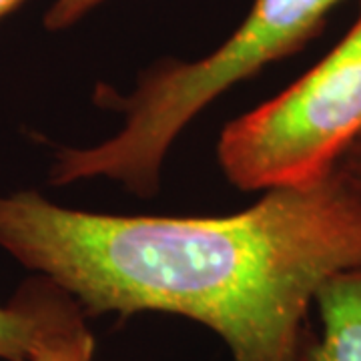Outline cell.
Listing matches in <instances>:
<instances>
[{
	"label": "cell",
	"mask_w": 361,
	"mask_h": 361,
	"mask_svg": "<svg viewBox=\"0 0 361 361\" xmlns=\"http://www.w3.org/2000/svg\"><path fill=\"white\" fill-rule=\"evenodd\" d=\"M0 247L87 315L201 323L233 361H299L313 299L361 267V187L341 163L225 217L103 215L0 195Z\"/></svg>",
	"instance_id": "cell-1"
},
{
	"label": "cell",
	"mask_w": 361,
	"mask_h": 361,
	"mask_svg": "<svg viewBox=\"0 0 361 361\" xmlns=\"http://www.w3.org/2000/svg\"><path fill=\"white\" fill-rule=\"evenodd\" d=\"M341 0H255L251 13L219 49L197 61H163L127 97L106 104L123 113L113 137L85 149H63L59 175L66 183L116 180L137 195L159 189L161 169L183 129L233 85L303 49Z\"/></svg>",
	"instance_id": "cell-2"
},
{
	"label": "cell",
	"mask_w": 361,
	"mask_h": 361,
	"mask_svg": "<svg viewBox=\"0 0 361 361\" xmlns=\"http://www.w3.org/2000/svg\"><path fill=\"white\" fill-rule=\"evenodd\" d=\"M360 137L361 11L325 59L225 127L217 157L241 191H269L329 175Z\"/></svg>",
	"instance_id": "cell-3"
},
{
	"label": "cell",
	"mask_w": 361,
	"mask_h": 361,
	"mask_svg": "<svg viewBox=\"0 0 361 361\" xmlns=\"http://www.w3.org/2000/svg\"><path fill=\"white\" fill-rule=\"evenodd\" d=\"M313 310L317 331L305 329L299 361H361V267L329 277Z\"/></svg>",
	"instance_id": "cell-4"
},
{
	"label": "cell",
	"mask_w": 361,
	"mask_h": 361,
	"mask_svg": "<svg viewBox=\"0 0 361 361\" xmlns=\"http://www.w3.org/2000/svg\"><path fill=\"white\" fill-rule=\"evenodd\" d=\"M37 313V339L26 361H94V337L85 310L61 287L40 277L23 287Z\"/></svg>",
	"instance_id": "cell-5"
},
{
	"label": "cell",
	"mask_w": 361,
	"mask_h": 361,
	"mask_svg": "<svg viewBox=\"0 0 361 361\" xmlns=\"http://www.w3.org/2000/svg\"><path fill=\"white\" fill-rule=\"evenodd\" d=\"M37 313L20 289L13 303L0 305V360L26 361L37 339Z\"/></svg>",
	"instance_id": "cell-6"
},
{
	"label": "cell",
	"mask_w": 361,
	"mask_h": 361,
	"mask_svg": "<svg viewBox=\"0 0 361 361\" xmlns=\"http://www.w3.org/2000/svg\"><path fill=\"white\" fill-rule=\"evenodd\" d=\"M103 2L106 0H54L44 16V26L49 30H65L68 26L77 25Z\"/></svg>",
	"instance_id": "cell-7"
},
{
	"label": "cell",
	"mask_w": 361,
	"mask_h": 361,
	"mask_svg": "<svg viewBox=\"0 0 361 361\" xmlns=\"http://www.w3.org/2000/svg\"><path fill=\"white\" fill-rule=\"evenodd\" d=\"M341 167L345 169L349 175L353 177V180H355V183L361 187V151L357 153V155L348 157V159L341 163Z\"/></svg>",
	"instance_id": "cell-8"
},
{
	"label": "cell",
	"mask_w": 361,
	"mask_h": 361,
	"mask_svg": "<svg viewBox=\"0 0 361 361\" xmlns=\"http://www.w3.org/2000/svg\"><path fill=\"white\" fill-rule=\"evenodd\" d=\"M18 2H20V0H0V18L6 13H11Z\"/></svg>",
	"instance_id": "cell-9"
},
{
	"label": "cell",
	"mask_w": 361,
	"mask_h": 361,
	"mask_svg": "<svg viewBox=\"0 0 361 361\" xmlns=\"http://www.w3.org/2000/svg\"><path fill=\"white\" fill-rule=\"evenodd\" d=\"M357 145H360V151H361V137H360V141H357Z\"/></svg>",
	"instance_id": "cell-10"
}]
</instances>
